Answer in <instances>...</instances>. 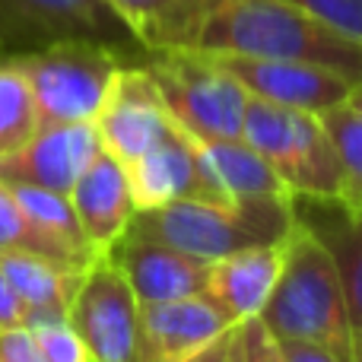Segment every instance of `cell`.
<instances>
[{
  "mask_svg": "<svg viewBox=\"0 0 362 362\" xmlns=\"http://www.w3.org/2000/svg\"><path fill=\"white\" fill-rule=\"evenodd\" d=\"M159 51L299 61L362 86V42L289 0H197Z\"/></svg>",
  "mask_w": 362,
  "mask_h": 362,
  "instance_id": "obj_1",
  "label": "cell"
},
{
  "mask_svg": "<svg viewBox=\"0 0 362 362\" xmlns=\"http://www.w3.org/2000/svg\"><path fill=\"white\" fill-rule=\"evenodd\" d=\"M261 325L274 340H308L353 359V321L337 261L302 213L283 245V270Z\"/></svg>",
  "mask_w": 362,
  "mask_h": 362,
  "instance_id": "obj_2",
  "label": "cell"
},
{
  "mask_svg": "<svg viewBox=\"0 0 362 362\" xmlns=\"http://www.w3.org/2000/svg\"><path fill=\"white\" fill-rule=\"evenodd\" d=\"M299 223L293 194L248 200H175L137 210L127 232L159 238L204 261H219L245 248L283 245Z\"/></svg>",
  "mask_w": 362,
  "mask_h": 362,
  "instance_id": "obj_3",
  "label": "cell"
},
{
  "mask_svg": "<svg viewBox=\"0 0 362 362\" xmlns=\"http://www.w3.org/2000/svg\"><path fill=\"white\" fill-rule=\"evenodd\" d=\"M242 140H248L280 175L296 200L337 204L344 194V163L321 115L248 99Z\"/></svg>",
  "mask_w": 362,
  "mask_h": 362,
  "instance_id": "obj_4",
  "label": "cell"
},
{
  "mask_svg": "<svg viewBox=\"0 0 362 362\" xmlns=\"http://www.w3.org/2000/svg\"><path fill=\"white\" fill-rule=\"evenodd\" d=\"M140 64L156 80L181 131L200 144L242 140L251 95L216 57L200 51H146Z\"/></svg>",
  "mask_w": 362,
  "mask_h": 362,
  "instance_id": "obj_5",
  "label": "cell"
},
{
  "mask_svg": "<svg viewBox=\"0 0 362 362\" xmlns=\"http://www.w3.org/2000/svg\"><path fill=\"white\" fill-rule=\"evenodd\" d=\"M10 57L29 80L42 127L95 124L118 70L131 64L115 48L95 42H57Z\"/></svg>",
  "mask_w": 362,
  "mask_h": 362,
  "instance_id": "obj_6",
  "label": "cell"
},
{
  "mask_svg": "<svg viewBox=\"0 0 362 362\" xmlns=\"http://www.w3.org/2000/svg\"><path fill=\"white\" fill-rule=\"evenodd\" d=\"M57 42H95L127 61L146 57V45L108 0H0V54H25Z\"/></svg>",
  "mask_w": 362,
  "mask_h": 362,
  "instance_id": "obj_7",
  "label": "cell"
},
{
  "mask_svg": "<svg viewBox=\"0 0 362 362\" xmlns=\"http://www.w3.org/2000/svg\"><path fill=\"white\" fill-rule=\"evenodd\" d=\"M67 318L93 362H134L140 302L112 255L86 264Z\"/></svg>",
  "mask_w": 362,
  "mask_h": 362,
  "instance_id": "obj_8",
  "label": "cell"
},
{
  "mask_svg": "<svg viewBox=\"0 0 362 362\" xmlns=\"http://www.w3.org/2000/svg\"><path fill=\"white\" fill-rule=\"evenodd\" d=\"M175 118L165 108L156 80L140 61H131L118 70L108 99L102 105L95 127H99L102 146L121 163H134L140 153H146L156 140L172 131Z\"/></svg>",
  "mask_w": 362,
  "mask_h": 362,
  "instance_id": "obj_9",
  "label": "cell"
},
{
  "mask_svg": "<svg viewBox=\"0 0 362 362\" xmlns=\"http://www.w3.org/2000/svg\"><path fill=\"white\" fill-rule=\"evenodd\" d=\"M235 327L206 293L140 305L134 362H187Z\"/></svg>",
  "mask_w": 362,
  "mask_h": 362,
  "instance_id": "obj_10",
  "label": "cell"
},
{
  "mask_svg": "<svg viewBox=\"0 0 362 362\" xmlns=\"http://www.w3.org/2000/svg\"><path fill=\"white\" fill-rule=\"evenodd\" d=\"M248 89V95L274 102L283 108L325 115L350 102L353 83L340 74H331L315 64L299 61H276V57H245V54H210Z\"/></svg>",
  "mask_w": 362,
  "mask_h": 362,
  "instance_id": "obj_11",
  "label": "cell"
},
{
  "mask_svg": "<svg viewBox=\"0 0 362 362\" xmlns=\"http://www.w3.org/2000/svg\"><path fill=\"white\" fill-rule=\"evenodd\" d=\"M127 175L137 210H153L175 200H223L206 175L200 140H194L178 124H172L163 140L127 163Z\"/></svg>",
  "mask_w": 362,
  "mask_h": 362,
  "instance_id": "obj_12",
  "label": "cell"
},
{
  "mask_svg": "<svg viewBox=\"0 0 362 362\" xmlns=\"http://www.w3.org/2000/svg\"><path fill=\"white\" fill-rule=\"evenodd\" d=\"M105 150L95 124H54L38 127L35 137L0 163L6 185H32L45 191L70 194L93 159Z\"/></svg>",
  "mask_w": 362,
  "mask_h": 362,
  "instance_id": "obj_13",
  "label": "cell"
},
{
  "mask_svg": "<svg viewBox=\"0 0 362 362\" xmlns=\"http://www.w3.org/2000/svg\"><path fill=\"white\" fill-rule=\"evenodd\" d=\"M112 257L124 270L140 305L206 293L213 267V261L194 257L175 245H165L159 238L140 235V232H127L118 242V248L112 251Z\"/></svg>",
  "mask_w": 362,
  "mask_h": 362,
  "instance_id": "obj_14",
  "label": "cell"
},
{
  "mask_svg": "<svg viewBox=\"0 0 362 362\" xmlns=\"http://www.w3.org/2000/svg\"><path fill=\"white\" fill-rule=\"evenodd\" d=\"M70 200H74L76 219H80L93 251L112 255L121 238L127 235L134 213H137L127 165L108 150H102L74 185Z\"/></svg>",
  "mask_w": 362,
  "mask_h": 362,
  "instance_id": "obj_15",
  "label": "cell"
},
{
  "mask_svg": "<svg viewBox=\"0 0 362 362\" xmlns=\"http://www.w3.org/2000/svg\"><path fill=\"white\" fill-rule=\"evenodd\" d=\"M283 245L245 248L229 257L213 261L206 296H210L235 325L261 318L264 305L270 302V293H274L276 280H280Z\"/></svg>",
  "mask_w": 362,
  "mask_h": 362,
  "instance_id": "obj_16",
  "label": "cell"
},
{
  "mask_svg": "<svg viewBox=\"0 0 362 362\" xmlns=\"http://www.w3.org/2000/svg\"><path fill=\"white\" fill-rule=\"evenodd\" d=\"M0 264L23 305V318L32 312H70L83 280V264L57 261L35 251H0Z\"/></svg>",
  "mask_w": 362,
  "mask_h": 362,
  "instance_id": "obj_17",
  "label": "cell"
},
{
  "mask_svg": "<svg viewBox=\"0 0 362 362\" xmlns=\"http://www.w3.org/2000/svg\"><path fill=\"white\" fill-rule=\"evenodd\" d=\"M206 175L223 200H248V197H283L286 185L280 181L270 163L248 144V140H216L200 144Z\"/></svg>",
  "mask_w": 362,
  "mask_h": 362,
  "instance_id": "obj_18",
  "label": "cell"
},
{
  "mask_svg": "<svg viewBox=\"0 0 362 362\" xmlns=\"http://www.w3.org/2000/svg\"><path fill=\"white\" fill-rule=\"evenodd\" d=\"M23 210L29 213V219L35 223V229L61 251L67 261L74 264H89L95 257L93 245L86 242L80 219H76L74 200L70 194L61 191H45V187H32V185H13Z\"/></svg>",
  "mask_w": 362,
  "mask_h": 362,
  "instance_id": "obj_19",
  "label": "cell"
},
{
  "mask_svg": "<svg viewBox=\"0 0 362 362\" xmlns=\"http://www.w3.org/2000/svg\"><path fill=\"white\" fill-rule=\"evenodd\" d=\"M327 216H302L315 226L325 245L331 248L334 261H337L340 280H344L346 305H350L353 321V340L362 334V216H350L340 210L337 204H321Z\"/></svg>",
  "mask_w": 362,
  "mask_h": 362,
  "instance_id": "obj_20",
  "label": "cell"
},
{
  "mask_svg": "<svg viewBox=\"0 0 362 362\" xmlns=\"http://www.w3.org/2000/svg\"><path fill=\"white\" fill-rule=\"evenodd\" d=\"M42 127L25 74L10 54H0V163L19 153Z\"/></svg>",
  "mask_w": 362,
  "mask_h": 362,
  "instance_id": "obj_21",
  "label": "cell"
},
{
  "mask_svg": "<svg viewBox=\"0 0 362 362\" xmlns=\"http://www.w3.org/2000/svg\"><path fill=\"white\" fill-rule=\"evenodd\" d=\"M321 121L331 131L344 163V194L337 206L350 216H362V112L353 102H344L337 108H327Z\"/></svg>",
  "mask_w": 362,
  "mask_h": 362,
  "instance_id": "obj_22",
  "label": "cell"
},
{
  "mask_svg": "<svg viewBox=\"0 0 362 362\" xmlns=\"http://www.w3.org/2000/svg\"><path fill=\"white\" fill-rule=\"evenodd\" d=\"M108 4L146 45V51H156L163 48L165 38L175 32V25L191 13L197 0H108Z\"/></svg>",
  "mask_w": 362,
  "mask_h": 362,
  "instance_id": "obj_23",
  "label": "cell"
},
{
  "mask_svg": "<svg viewBox=\"0 0 362 362\" xmlns=\"http://www.w3.org/2000/svg\"><path fill=\"white\" fill-rule=\"evenodd\" d=\"M0 251H35V255H48V257H57V261H67V257L35 229V223H32L29 213L19 204L13 185H6L4 178H0ZM83 267H86V264H83Z\"/></svg>",
  "mask_w": 362,
  "mask_h": 362,
  "instance_id": "obj_24",
  "label": "cell"
},
{
  "mask_svg": "<svg viewBox=\"0 0 362 362\" xmlns=\"http://www.w3.org/2000/svg\"><path fill=\"white\" fill-rule=\"evenodd\" d=\"M23 325L32 331L45 362H93L64 312H32L23 318Z\"/></svg>",
  "mask_w": 362,
  "mask_h": 362,
  "instance_id": "obj_25",
  "label": "cell"
},
{
  "mask_svg": "<svg viewBox=\"0 0 362 362\" xmlns=\"http://www.w3.org/2000/svg\"><path fill=\"white\" fill-rule=\"evenodd\" d=\"M331 29L362 42V0H289Z\"/></svg>",
  "mask_w": 362,
  "mask_h": 362,
  "instance_id": "obj_26",
  "label": "cell"
},
{
  "mask_svg": "<svg viewBox=\"0 0 362 362\" xmlns=\"http://www.w3.org/2000/svg\"><path fill=\"white\" fill-rule=\"evenodd\" d=\"M238 340H242L245 362H286L280 346H276V340L270 337V331L261 325V318L238 325Z\"/></svg>",
  "mask_w": 362,
  "mask_h": 362,
  "instance_id": "obj_27",
  "label": "cell"
},
{
  "mask_svg": "<svg viewBox=\"0 0 362 362\" xmlns=\"http://www.w3.org/2000/svg\"><path fill=\"white\" fill-rule=\"evenodd\" d=\"M0 362H45L35 337L25 325L0 327Z\"/></svg>",
  "mask_w": 362,
  "mask_h": 362,
  "instance_id": "obj_28",
  "label": "cell"
},
{
  "mask_svg": "<svg viewBox=\"0 0 362 362\" xmlns=\"http://www.w3.org/2000/svg\"><path fill=\"white\" fill-rule=\"evenodd\" d=\"M276 346L286 362H350V356L344 353L321 344H308V340H276Z\"/></svg>",
  "mask_w": 362,
  "mask_h": 362,
  "instance_id": "obj_29",
  "label": "cell"
},
{
  "mask_svg": "<svg viewBox=\"0 0 362 362\" xmlns=\"http://www.w3.org/2000/svg\"><path fill=\"white\" fill-rule=\"evenodd\" d=\"M13 325H23V305H19L16 293H13L10 280L4 274V264H0V327Z\"/></svg>",
  "mask_w": 362,
  "mask_h": 362,
  "instance_id": "obj_30",
  "label": "cell"
},
{
  "mask_svg": "<svg viewBox=\"0 0 362 362\" xmlns=\"http://www.w3.org/2000/svg\"><path fill=\"white\" fill-rule=\"evenodd\" d=\"M235 327H232L226 337H219L216 344H210L204 353H197L194 359H187V362H226V356H229V346H232V337H235Z\"/></svg>",
  "mask_w": 362,
  "mask_h": 362,
  "instance_id": "obj_31",
  "label": "cell"
},
{
  "mask_svg": "<svg viewBox=\"0 0 362 362\" xmlns=\"http://www.w3.org/2000/svg\"><path fill=\"white\" fill-rule=\"evenodd\" d=\"M226 362H245V356H242V340H238V327H235V337H232V346H229V356H226Z\"/></svg>",
  "mask_w": 362,
  "mask_h": 362,
  "instance_id": "obj_32",
  "label": "cell"
},
{
  "mask_svg": "<svg viewBox=\"0 0 362 362\" xmlns=\"http://www.w3.org/2000/svg\"><path fill=\"white\" fill-rule=\"evenodd\" d=\"M350 362H362V334L353 340V359Z\"/></svg>",
  "mask_w": 362,
  "mask_h": 362,
  "instance_id": "obj_33",
  "label": "cell"
},
{
  "mask_svg": "<svg viewBox=\"0 0 362 362\" xmlns=\"http://www.w3.org/2000/svg\"><path fill=\"white\" fill-rule=\"evenodd\" d=\"M350 102H353V105H356V108H359V112H362V86H356V89H353Z\"/></svg>",
  "mask_w": 362,
  "mask_h": 362,
  "instance_id": "obj_34",
  "label": "cell"
}]
</instances>
